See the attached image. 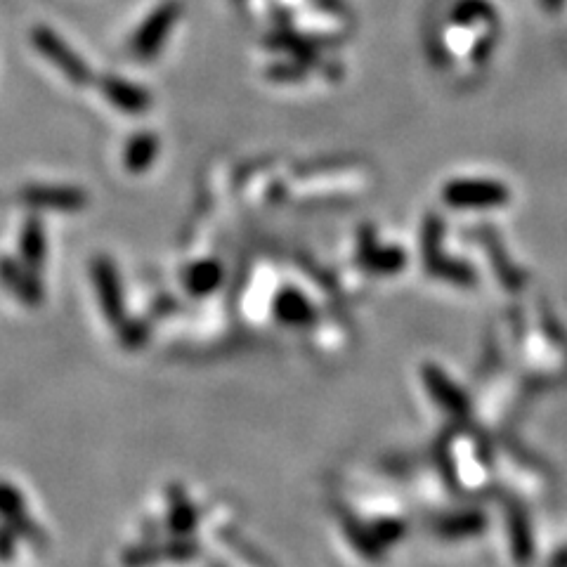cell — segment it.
Here are the masks:
<instances>
[{"label": "cell", "instance_id": "cell-1", "mask_svg": "<svg viewBox=\"0 0 567 567\" xmlns=\"http://www.w3.org/2000/svg\"><path fill=\"white\" fill-rule=\"evenodd\" d=\"M31 43H34V48L41 52L45 60L55 64L71 83H76V86H88V83L93 81V71L83 62V57L78 55L76 50H71L69 45L62 41V36L57 34V31H52L50 26H34V29H31Z\"/></svg>", "mask_w": 567, "mask_h": 567}, {"label": "cell", "instance_id": "cell-2", "mask_svg": "<svg viewBox=\"0 0 567 567\" xmlns=\"http://www.w3.org/2000/svg\"><path fill=\"white\" fill-rule=\"evenodd\" d=\"M90 277H93L97 296H100L104 317L109 319V324H123L126 305H123L121 279L114 260L107 256H97L90 260Z\"/></svg>", "mask_w": 567, "mask_h": 567}, {"label": "cell", "instance_id": "cell-3", "mask_svg": "<svg viewBox=\"0 0 567 567\" xmlns=\"http://www.w3.org/2000/svg\"><path fill=\"white\" fill-rule=\"evenodd\" d=\"M22 204L29 208H43V211L76 213L88 206L86 189L71 185H26L19 192Z\"/></svg>", "mask_w": 567, "mask_h": 567}, {"label": "cell", "instance_id": "cell-4", "mask_svg": "<svg viewBox=\"0 0 567 567\" xmlns=\"http://www.w3.org/2000/svg\"><path fill=\"white\" fill-rule=\"evenodd\" d=\"M180 15V5L171 0V3H164L159 10H154L152 15L147 17V22L140 26L138 34H135V41L130 45L133 55L138 60H152L156 52L161 50V45L166 41V34L173 29L175 19Z\"/></svg>", "mask_w": 567, "mask_h": 567}, {"label": "cell", "instance_id": "cell-5", "mask_svg": "<svg viewBox=\"0 0 567 567\" xmlns=\"http://www.w3.org/2000/svg\"><path fill=\"white\" fill-rule=\"evenodd\" d=\"M0 282L12 296H17L29 308H38L43 303L41 279L36 277V272L29 265L19 263L17 258H0Z\"/></svg>", "mask_w": 567, "mask_h": 567}, {"label": "cell", "instance_id": "cell-6", "mask_svg": "<svg viewBox=\"0 0 567 567\" xmlns=\"http://www.w3.org/2000/svg\"><path fill=\"white\" fill-rule=\"evenodd\" d=\"M100 90L116 109H121V112H126L130 116H138L142 112H147L149 104H152V97H149L145 88L123 81V78L112 76V74L100 78Z\"/></svg>", "mask_w": 567, "mask_h": 567}, {"label": "cell", "instance_id": "cell-7", "mask_svg": "<svg viewBox=\"0 0 567 567\" xmlns=\"http://www.w3.org/2000/svg\"><path fill=\"white\" fill-rule=\"evenodd\" d=\"M19 251H22V263L29 265L34 272H41L48 256V239H45L43 220L38 215H29L24 220L22 234H19Z\"/></svg>", "mask_w": 567, "mask_h": 567}, {"label": "cell", "instance_id": "cell-8", "mask_svg": "<svg viewBox=\"0 0 567 567\" xmlns=\"http://www.w3.org/2000/svg\"><path fill=\"white\" fill-rule=\"evenodd\" d=\"M159 152V140L152 133H138L135 138L128 140L126 152H123V164L128 173L147 171L149 164L156 159Z\"/></svg>", "mask_w": 567, "mask_h": 567}, {"label": "cell", "instance_id": "cell-9", "mask_svg": "<svg viewBox=\"0 0 567 567\" xmlns=\"http://www.w3.org/2000/svg\"><path fill=\"white\" fill-rule=\"evenodd\" d=\"M459 192H454V197L459 201H494L497 199V192L490 185H466V187H456Z\"/></svg>", "mask_w": 567, "mask_h": 567}, {"label": "cell", "instance_id": "cell-10", "mask_svg": "<svg viewBox=\"0 0 567 567\" xmlns=\"http://www.w3.org/2000/svg\"><path fill=\"white\" fill-rule=\"evenodd\" d=\"M187 286H192L194 291H206L213 286V275H211V267L208 265H199L194 267L192 272H189V279H187Z\"/></svg>", "mask_w": 567, "mask_h": 567}]
</instances>
